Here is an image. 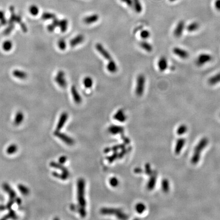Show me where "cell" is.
Segmentation results:
<instances>
[{"label": "cell", "mask_w": 220, "mask_h": 220, "mask_svg": "<svg viewBox=\"0 0 220 220\" xmlns=\"http://www.w3.org/2000/svg\"><path fill=\"white\" fill-rule=\"evenodd\" d=\"M85 40V37L83 34H78L70 41V46L72 47H76L83 43Z\"/></svg>", "instance_id": "cell-12"}, {"label": "cell", "mask_w": 220, "mask_h": 220, "mask_svg": "<svg viewBox=\"0 0 220 220\" xmlns=\"http://www.w3.org/2000/svg\"><path fill=\"white\" fill-rule=\"evenodd\" d=\"M199 28V23L197 22H194L189 24L187 26V29L190 32H194L196 30H197Z\"/></svg>", "instance_id": "cell-31"}, {"label": "cell", "mask_w": 220, "mask_h": 220, "mask_svg": "<svg viewBox=\"0 0 220 220\" xmlns=\"http://www.w3.org/2000/svg\"><path fill=\"white\" fill-rule=\"evenodd\" d=\"M50 166H51V167L55 168H56V169L61 170L62 172V173H63L64 174L67 175L68 176H69V173L68 171L61 164L57 163L56 162H55V161H51V163H50Z\"/></svg>", "instance_id": "cell-21"}, {"label": "cell", "mask_w": 220, "mask_h": 220, "mask_svg": "<svg viewBox=\"0 0 220 220\" xmlns=\"http://www.w3.org/2000/svg\"><path fill=\"white\" fill-rule=\"evenodd\" d=\"M157 66L159 70L161 72H164L167 70L168 67V60L165 56H161L157 62Z\"/></svg>", "instance_id": "cell-13"}, {"label": "cell", "mask_w": 220, "mask_h": 220, "mask_svg": "<svg viewBox=\"0 0 220 220\" xmlns=\"http://www.w3.org/2000/svg\"><path fill=\"white\" fill-rule=\"evenodd\" d=\"M12 46H13L12 43L10 40H6L2 44V47L5 51H9L11 50Z\"/></svg>", "instance_id": "cell-33"}, {"label": "cell", "mask_w": 220, "mask_h": 220, "mask_svg": "<svg viewBox=\"0 0 220 220\" xmlns=\"http://www.w3.org/2000/svg\"><path fill=\"white\" fill-rule=\"evenodd\" d=\"M16 202L18 205H21L22 203V199L20 198H15Z\"/></svg>", "instance_id": "cell-51"}, {"label": "cell", "mask_w": 220, "mask_h": 220, "mask_svg": "<svg viewBox=\"0 0 220 220\" xmlns=\"http://www.w3.org/2000/svg\"><path fill=\"white\" fill-rule=\"evenodd\" d=\"M173 52L176 56L182 59H187L189 57V53L187 51L180 47H175L173 48Z\"/></svg>", "instance_id": "cell-11"}, {"label": "cell", "mask_w": 220, "mask_h": 220, "mask_svg": "<svg viewBox=\"0 0 220 220\" xmlns=\"http://www.w3.org/2000/svg\"><path fill=\"white\" fill-rule=\"evenodd\" d=\"M24 116L22 112H18L15 117V121H14L15 125H19L21 124L24 120Z\"/></svg>", "instance_id": "cell-28"}, {"label": "cell", "mask_w": 220, "mask_h": 220, "mask_svg": "<svg viewBox=\"0 0 220 220\" xmlns=\"http://www.w3.org/2000/svg\"><path fill=\"white\" fill-rule=\"evenodd\" d=\"M145 172L148 175H151L153 172L152 171V168L150 167V165L147 164L145 165Z\"/></svg>", "instance_id": "cell-44"}, {"label": "cell", "mask_w": 220, "mask_h": 220, "mask_svg": "<svg viewBox=\"0 0 220 220\" xmlns=\"http://www.w3.org/2000/svg\"><path fill=\"white\" fill-rule=\"evenodd\" d=\"M8 219H17V216L16 214L15 211L12 210L11 209H9V213L6 216H5L4 217L2 218V220H7Z\"/></svg>", "instance_id": "cell-32"}, {"label": "cell", "mask_w": 220, "mask_h": 220, "mask_svg": "<svg viewBox=\"0 0 220 220\" xmlns=\"http://www.w3.org/2000/svg\"><path fill=\"white\" fill-rule=\"evenodd\" d=\"M146 83V78L144 75L140 74L138 75L136 81L135 93L138 96H141L144 93Z\"/></svg>", "instance_id": "cell-3"}, {"label": "cell", "mask_w": 220, "mask_h": 220, "mask_svg": "<svg viewBox=\"0 0 220 220\" xmlns=\"http://www.w3.org/2000/svg\"><path fill=\"white\" fill-rule=\"evenodd\" d=\"M110 185L113 187H116L119 184V180L115 177H112L109 181Z\"/></svg>", "instance_id": "cell-40"}, {"label": "cell", "mask_w": 220, "mask_h": 220, "mask_svg": "<svg viewBox=\"0 0 220 220\" xmlns=\"http://www.w3.org/2000/svg\"><path fill=\"white\" fill-rule=\"evenodd\" d=\"M186 142V140L184 138H181L178 139L175 147V153L176 154H179L184 147Z\"/></svg>", "instance_id": "cell-15"}, {"label": "cell", "mask_w": 220, "mask_h": 220, "mask_svg": "<svg viewBox=\"0 0 220 220\" xmlns=\"http://www.w3.org/2000/svg\"><path fill=\"white\" fill-rule=\"evenodd\" d=\"M21 27H22V29L23 31L24 32L27 31V27H26L25 24H21Z\"/></svg>", "instance_id": "cell-50"}, {"label": "cell", "mask_w": 220, "mask_h": 220, "mask_svg": "<svg viewBox=\"0 0 220 220\" xmlns=\"http://www.w3.org/2000/svg\"><path fill=\"white\" fill-rule=\"evenodd\" d=\"M3 189L5 191H6V193H7L9 195L10 199L12 200H15L16 198V194L15 192V191L13 190V189H12L8 184L7 183H5L3 184Z\"/></svg>", "instance_id": "cell-19"}, {"label": "cell", "mask_w": 220, "mask_h": 220, "mask_svg": "<svg viewBox=\"0 0 220 220\" xmlns=\"http://www.w3.org/2000/svg\"><path fill=\"white\" fill-rule=\"evenodd\" d=\"M13 75L15 77L20 80H24L27 77V74L22 70H14L13 72Z\"/></svg>", "instance_id": "cell-25"}, {"label": "cell", "mask_w": 220, "mask_h": 220, "mask_svg": "<svg viewBox=\"0 0 220 220\" xmlns=\"http://www.w3.org/2000/svg\"><path fill=\"white\" fill-rule=\"evenodd\" d=\"M54 135L59 138L60 140L64 142L65 144L68 145H72L74 143V140L72 138L67 136L64 133H61L60 130H56L54 132Z\"/></svg>", "instance_id": "cell-8"}, {"label": "cell", "mask_w": 220, "mask_h": 220, "mask_svg": "<svg viewBox=\"0 0 220 220\" xmlns=\"http://www.w3.org/2000/svg\"><path fill=\"white\" fill-rule=\"evenodd\" d=\"M101 213L103 214H116L119 219H126L127 218V216L125 213L117 209H103L101 210Z\"/></svg>", "instance_id": "cell-6"}, {"label": "cell", "mask_w": 220, "mask_h": 220, "mask_svg": "<svg viewBox=\"0 0 220 220\" xmlns=\"http://www.w3.org/2000/svg\"><path fill=\"white\" fill-rule=\"evenodd\" d=\"M68 118V113L66 112H63L62 113L61 115H60L59 121L56 127V130H60L63 128L66 122L67 121Z\"/></svg>", "instance_id": "cell-14"}, {"label": "cell", "mask_w": 220, "mask_h": 220, "mask_svg": "<svg viewBox=\"0 0 220 220\" xmlns=\"http://www.w3.org/2000/svg\"><path fill=\"white\" fill-rule=\"evenodd\" d=\"M4 19V14L3 13V12L0 11V20Z\"/></svg>", "instance_id": "cell-54"}, {"label": "cell", "mask_w": 220, "mask_h": 220, "mask_svg": "<svg viewBox=\"0 0 220 220\" xmlns=\"http://www.w3.org/2000/svg\"><path fill=\"white\" fill-rule=\"evenodd\" d=\"M187 126L185 125H182L179 126L177 130V134L179 136H181L187 132Z\"/></svg>", "instance_id": "cell-35"}, {"label": "cell", "mask_w": 220, "mask_h": 220, "mask_svg": "<svg viewBox=\"0 0 220 220\" xmlns=\"http://www.w3.org/2000/svg\"><path fill=\"white\" fill-rule=\"evenodd\" d=\"M121 1L125 3L127 6H130V7L133 6V0H121Z\"/></svg>", "instance_id": "cell-49"}, {"label": "cell", "mask_w": 220, "mask_h": 220, "mask_svg": "<svg viewBox=\"0 0 220 220\" xmlns=\"http://www.w3.org/2000/svg\"><path fill=\"white\" fill-rule=\"evenodd\" d=\"M107 69L108 71L110 72V73H114L117 72V65L114 60L112 59L108 61V63L107 65Z\"/></svg>", "instance_id": "cell-20"}, {"label": "cell", "mask_w": 220, "mask_h": 220, "mask_svg": "<svg viewBox=\"0 0 220 220\" xmlns=\"http://www.w3.org/2000/svg\"><path fill=\"white\" fill-rule=\"evenodd\" d=\"M213 59V56L211 55L203 53L199 55L196 59V64L197 66L201 67L206 63L210 62Z\"/></svg>", "instance_id": "cell-4"}, {"label": "cell", "mask_w": 220, "mask_h": 220, "mask_svg": "<svg viewBox=\"0 0 220 220\" xmlns=\"http://www.w3.org/2000/svg\"><path fill=\"white\" fill-rule=\"evenodd\" d=\"M177 0H169V1L171 2H174L176 1Z\"/></svg>", "instance_id": "cell-55"}, {"label": "cell", "mask_w": 220, "mask_h": 220, "mask_svg": "<svg viewBox=\"0 0 220 220\" xmlns=\"http://www.w3.org/2000/svg\"><path fill=\"white\" fill-rule=\"evenodd\" d=\"M58 47H59L60 50H65L66 47H67V44H66L65 40L64 39H60L58 42Z\"/></svg>", "instance_id": "cell-38"}, {"label": "cell", "mask_w": 220, "mask_h": 220, "mask_svg": "<svg viewBox=\"0 0 220 220\" xmlns=\"http://www.w3.org/2000/svg\"><path fill=\"white\" fill-rule=\"evenodd\" d=\"M30 11L32 15H36L38 13V9L36 6H32L30 7Z\"/></svg>", "instance_id": "cell-43"}, {"label": "cell", "mask_w": 220, "mask_h": 220, "mask_svg": "<svg viewBox=\"0 0 220 220\" xmlns=\"http://www.w3.org/2000/svg\"><path fill=\"white\" fill-rule=\"evenodd\" d=\"M71 93L74 103L77 104H80L82 102V98L75 85H73L72 86Z\"/></svg>", "instance_id": "cell-10"}, {"label": "cell", "mask_w": 220, "mask_h": 220, "mask_svg": "<svg viewBox=\"0 0 220 220\" xmlns=\"http://www.w3.org/2000/svg\"><path fill=\"white\" fill-rule=\"evenodd\" d=\"M134 172L136 173H141L142 172V169L140 168H136L134 169Z\"/></svg>", "instance_id": "cell-53"}, {"label": "cell", "mask_w": 220, "mask_h": 220, "mask_svg": "<svg viewBox=\"0 0 220 220\" xmlns=\"http://www.w3.org/2000/svg\"><path fill=\"white\" fill-rule=\"evenodd\" d=\"M114 119L121 122H123L126 121L127 116H126L125 112L122 109H119L114 115Z\"/></svg>", "instance_id": "cell-16"}, {"label": "cell", "mask_w": 220, "mask_h": 220, "mask_svg": "<svg viewBox=\"0 0 220 220\" xmlns=\"http://www.w3.org/2000/svg\"><path fill=\"white\" fill-rule=\"evenodd\" d=\"M99 20V15L97 14H93L85 17L83 22L87 24H91L97 22Z\"/></svg>", "instance_id": "cell-18"}, {"label": "cell", "mask_w": 220, "mask_h": 220, "mask_svg": "<svg viewBox=\"0 0 220 220\" xmlns=\"http://www.w3.org/2000/svg\"><path fill=\"white\" fill-rule=\"evenodd\" d=\"M145 209H146V206L143 203H138L136 205V210L139 214H141L144 213Z\"/></svg>", "instance_id": "cell-37"}, {"label": "cell", "mask_w": 220, "mask_h": 220, "mask_svg": "<svg viewBox=\"0 0 220 220\" xmlns=\"http://www.w3.org/2000/svg\"><path fill=\"white\" fill-rule=\"evenodd\" d=\"M18 189L20 193L24 195H27L30 193L29 189L26 186H24L23 184H19L18 186Z\"/></svg>", "instance_id": "cell-34"}, {"label": "cell", "mask_w": 220, "mask_h": 220, "mask_svg": "<svg viewBox=\"0 0 220 220\" xmlns=\"http://www.w3.org/2000/svg\"><path fill=\"white\" fill-rule=\"evenodd\" d=\"M185 22L184 20H181L177 23L176 27L174 30V35L176 38H180L183 35L184 28H185Z\"/></svg>", "instance_id": "cell-9"}, {"label": "cell", "mask_w": 220, "mask_h": 220, "mask_svg": "<svg viewBox=\"0 0 220 220\" xmlns=\"http://www.w3.org/2000/svg\"><path fill=\"white\" fill-rule=\"evenodd\" d=\"M214 7L215 8L220 11V0H215L214 3Z\"/></svg>", "instance_id": "cell-45"}, {"label": "cell", "mask_w": 220, "mask_h": 220, "mask_svg": "<svg viewBox=\"0 0 220 220\" xmlns=\"http://www.w3.org/2000/svg\"><path fill=\"white\" fill-rule=\"evenodd\" d=\"M55 80L60 87L62 88H65L66 87L67 82L65 77V73L63 70H60L58 72Z\"/></svg>", "instance_id": "cell-5"}, {"label": "cell", "mask_w": 220, "mask_h": 220, "mask_svg": "<svg viewBox=\"0 0 220 220\" xmlns=\"http://www.w3.org/2000/svg\"><path fill=\"white\" fill-rule=\"evenodd\" d=\"M209 139L206 137H204L199 142L198 144L195 147L194 153L191 158V162L193 165L197 164L201 158L202 150L207 146L209 144Z\"/></svg>", "instance_id": "cell-2"}, {"label": "cell", "mask_w": 220, "mask_h": 220, "mask_svg": "<svg viewBox=\"0 0 220 220\" xmlns=\"http://www.w3.org/2000/svg\"><path fill=\"white\" fill-rule=\"evenodd\" d=\"M56 28V26H55L53 23H52V24H49V26H47V30H48L49 31L51 32H53L55 30Z\"/></svg>", "instance_id": "cell-47"}, {"label": "cell", "mask_w": 220, "mask_h": 220, "mask_svg": "<svg viewBox=\"0 0 220 220\" xmlns=\"http://www.w3.org/2000/svg\"><path fill=\"white\" fill-rule=\"evenodd\" d=\"M151 175V178L149 180L148 184H147V189L149 190H152L154 188V187L156 186V179H157V173L156 172H153Z\"/></svg>", "instance_id": "cell-17"}, {"label": "cell", "mask_w": 220, "mask_h": 220, "mask_svg": "<svg viewBox=\"0 0 220 220\" xmlns=\"http://www.w3.org/2000/svg\"><path fill=\"white\" fill-rule=\"evenodd\" d=\"M15 200H12V199H9V201L8 202L7 205H6V207H7V209H10L11 208L12 206L13 205V204L15 203Z\"/></svg>", "instance_id": "cell-46"}, {"label": "cell", "mask_w": 220, "mask_h": 220, "mask_svg": "<svg viewBox=\"0 0 220 220\" xmlns=\"http://www.w3.org/2000/svg\"><path fill=\"white\" fill-rule=\"evenodd\" d=\"M6 209H7L6 206L3 205H0V211L5 210Z\"/></svg>", "instance_id": "cell-52"}, {"label": "cell", "mask_w": 220, "mask_h": 220, "mask_svg": "<svg viewBox=\"0 0 220 220\" xmlns=\"http://www.w3.org/2000/svg\"><path fill=\"white\" fill-rule=\"evenodd\" d=\"M208 83L210 85H214L220 83V73H217L214 76L210 77L208 81Z\"/></svg>", "instance_id": "cell-24"}, {"label": "cell", "mask_w": 220, "mask_h": 220, "mask_svg": "<svg viewBox=\"0 0 220 220\" xmlns=\"http://www.w3.org/2000/svg\"><path fill=\"white\" fill-rule=\"evenodd\" d=\"M95 49L106 60H108V61L113 59L110 53L107 50V49L103 46V44L100 43H96L95 45Z\"/></svg>", "instance_id": "cell-7"}, {"label": "cell", "mask_w": 220, "mask_h": 220, "mask_svg": "<svg viewBox=\"0 0 220 220\" xmlns=\"http://www.w3.org/2000/svg\"><path fill=\"white\" fill-rule=\"evenodd\" d=\"M109 131L112 134H121L123 132V129L120 126L112 125L109 127Z\"/></svg>", "instance_id": "cell-26"}, {"label": "cell", "mask_w": 220, "mask_h": 220, "mask_svg": "<svg viewBox=\"0 0 220 220\" xmlns=\"http://www.w3.org/2000/svg\"><path fill=\"white\" fill-rule=\"evenodd\" d=\"M161 188L165 193H168L170 190L169 182L167 179H164L161 182Z\"/></svg>", "instance_id": "cell-30"}, {"label": "cell", "mask_w": 220, "mask_h": 220, "mask_svg": "<svg viewBox=\"0 0 220 220\" xmlns=\"http://www.w3.org/2000/svg\"><path fill=\"white\" fill-rule=\"evenodd\" d=\"M133 6L137 13H141L142 11V6L140 0H133Z\"/></svg>", "instance_id": "cell-29"}, {"label": "cell", "mask_w": 220, "mask_h": 220, "mask_svg": "<svg viewBox=\"0 0 220 220\" xmlns=\"http://www.w3.org/2000/svg\"><path fill=\"white\" fill-rule=\"evenodd\" d=\"M14 27H15V26H14L13 24H9V26L4 30V34L6 35L9 34L14 29Z\"/></svg>", "instance_id": "cell-42"}, {"label": "cell", "mask_w": 220, "mask_h": 220, "mask_svg": "<svg viewBox=\"0 0 220 220\" xmlns=\"http://www.w3.org/2000/svg\"><path fill=\"white\" fill-rule=\"evenodd\" d=\"M85 183L84 179H79L77 183V201L79 202V208H77L78 212H81L85 210L86 205V200L85 198Z\"/></svg>", "instance_id": "cell-1"}, {"label": "cell", "mask_w": 220, "mask_h": 220, "mask_svg": "<svg viewBox=\"0 0 220 220\" xmlns=\"http://www.w3.org/2000/svg\"><path fill=\"white\" fill-rule=\"evenodd\" d=\"M17 151V146L15 144L10 145L6 149V152L8 154H12Z\"/></svg>", "instance_id": "cell-36"}, {"label": "cell", "mask_w": 220, "mask_h": 220, "mask_svg": "<svg viewBox=\"0 0 220 220\" xmlns=\"http://www.w3.org/2000/svg\"><path fill=\"white\" fill-rule=\"evenodd\" d=\"M140 47L142 49L148 53L152 52L153 51V46L152 44L146 41H142L140 43Z\"/></svg>", "instance_id": "cell-22"}, {"label": "cell", "mask_w": 220, "mask_h": 220, "mask_svg": "<svg viewBox=\"0 0 220 220\" xmlns=\"http://www.w3.org/2000/svg\"><path fill=\"white\" fill-rule=\"evenodd\" d=\"M67 161V157L65 156H61L59 159V162L61 164H63Z\"/></svg>", "instance_id": "cell-48"}, {"label": "cell", "mask_w": 220, "mask_h": 220, "mask_svg": "<svg viewBox=\"0 0 220 220\" xmlns=\"http://www.w3.org/2000/svg\"><path fill=\"white\" fill-rule=\"evenodd\" d=\"M140 37L143 39H147L149 38L150 36V32L148 30H143L140 33Z\"/></svg>", "instance_id": "cell-39"}, {"label": "cell", "mask_w": 220, "mask_h": 220, "mask_svg": "<svg viewBox=\"0 0 220 220\" xmlns=\"http://www.w3.org/2000/svg\"><path fill=\"white\" fill-rule=\"evenodd\" d=\"M83 83L85 87L87 89L91 88L93 86V80L92 78L89 76H87L83 79Z\"/></svg>", "instance_id": "cell-23"}, {"label": "cell", "mask_w": 220, "mask_h": 220, "mask_svg": "<svg viewBox=\"0 0 220 220\" xmlns=\"http://www.w3.org/2000/svg\"><path fill=\"white\" fill-rule=\"evenodd\" d=\"M42 18L44 20H51V19H54L55 18H56V16H55V15H54L53 13H44L43 15H42Z\"/></svg>", "instance_id": "cell-41"}, {"label": "cell", "mask_w": 220, "mask_h": 220, "mask_svg": "<svg viewBox=\"0 0 220 220\" xmlns=\"http://www.w3.org/2000/svg\"><path fill=\"white\" fill-rule=\"evenodd\" d=\"M68 27V22L66 19H63L60 20L59 22V27L60 28V31L62 33H64L66 32Z\"/></svg>", "instance_id": "cell-27"}]
</instances>
